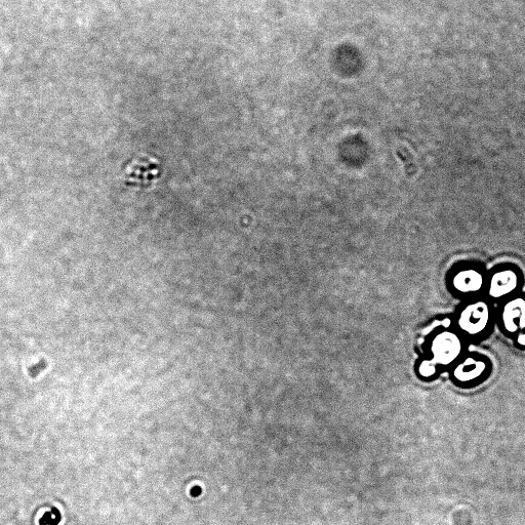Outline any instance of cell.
I'll return each mask as SVG.
<instances>
[{
	"label": "cell",
	"instance_id": "6da1fadb",
	"mask_svg": "<svg viewBox=\"0 0 525 525\" xmlns=\"http://www.w3.org/2000/svg\"><path fill=\"white\" fill-rule=\"evenodd\" d=\"M461 341L453 333H442L438 335L432 344L434 359L429 361L434 368L436 365L448 366L461 352Z\"/></svg>",
	"mask_w": 525,
	"mask_h": 525
},
{
	"label": "cell",
	"instance_id": "7a4b0ae2",
	"mask_svg": "<svg viewBox=\"0 0 525 525\" xmlns=\"http://www.w3.org/2000/svg\"><path fill=\"white\" fill-rule=\"evenodd\" d=\"M490 321V308L484 302L468 305L461 313L459 327L469 335H477L487 328Z\"/></svg>",
	"mask_w": 525,
	"mask_h": 525
},
{
	"label": "cell",
	"instance_id": "3957f363",
	"mask_svg": "<svg viewBox=\"0 0 525 525\" xmlns=\"http://www.w3.org/2000/svg\"><path fill=\"white\" fill-rule=\"evenodd\" d=\"M503 322L506 330L515 333L525 328V300L521 298L508 302L503 310Z\"/></svg>",
	"mask_w": 525,
	"mask_h": 525
},
{
	"label": "cell",
	"instance_id": "277c9868",
	"mask_svg": "<svg viewBox=\"0 0 525 525\" xmlns=\"http://www.w3.org/2000/svg\"><path fill=\"white\" fill-rule=\"evenodd\" d=\"M517 286V274L512 270H504L492 277L489 293L491 297L499 299L511 294Z\"/></svg>",
	"mask_w": 525,
	"mask_h": 525
},
{
	"label": "cell",
	"instance_id": "5b68a950",
	"mask_svg": "<svg viewBox=\"0 0 525 525\" xmlns=\"http://www.w3.org/2000/svg\"><path fill=\"white\" fill-rule=\"evenodd\" d=\"M453 285L461 293H476L483 286V277L475 270H464L455 276Z\"/></svg>",
	"mask_w": 525,
	"mask_h": 525
},
{
	"label": "cell",
	"instance_id": "8992f818",
	"mask_svg": "<svg viewBox=\"0 0 525 525\" xmlns=\"http://www.w3.org/2000/svg\"><path fill=\"white\" fill-rule=\"evenodd\" d=\"M484 370H486V365L482 361L468 358L455 370V377L461 382H468L477 379Z\"/></svg>",
	"mask_w": 525,
	"mask_h": 525
},
{
	"label": "cell",
	"instance_id": "52a82bcc",
	"mask_svg": "<svg viewBox=\"0 0 525 525\" xmlns=\"http://www.w3.org/2000/svg\"><path fill=\"white\" fill-rule=\"evenodd\" d=\"M518 343L522 346H525V335H520L518 337Z\"/></svg>",
	"mask_w": 525,
	"mask_h": 525
}]
</instances>
